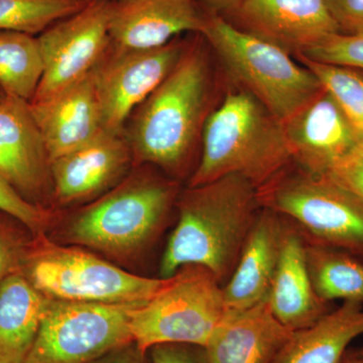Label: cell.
Instances as JSON below:
<instances>
[{"instance_id":"obj_12","label":"cell","mask_w":363,"mask_h":363,"mask_svg":"<svg viewBox=\"0 0 363 363\" xmlns=\"http://www.w3.org/2000/svg\"><path fill=\"white\" fill-rule=\"evenodd\" d=\"M220 14L235 28L295 57L341 33L324 0H243Z\"/></svg>"},{"instance_id":"obj_1","label":"cell","mask_w":363,"mask_h":363,"mask_svg":"<svg viewBox=\"0 0 363 363\" xmlns=\"http://www.w3.org/2000/svg\"><path fill=\"white\" fill-rule=\"evenodd\" d=\"M176 205L179 220L162 257L161 278L196 264L226 281L262 210L257 188L240 175L222 177L188 186Z\"/></svg>"},{"instance_id":"obj_36","label":"cell","mask_w":363,"mask_h":363,"mask_svg":"<svg viewBox=\"0 0 363 363\" xmlns=\"http://www.w3.org/2000/svg\"><path fill=\"white\" fill-rule=\"evenodd\" d=\"M353 351H354L355 354H357L358 357L362 358L363 359V347L359 348V350H353Z\"/></svg>"},{"instance_id":"obj_27","label":"cell","mask_w":363,"mask_h":363,"mask_svg":"<svg viewBox=\"0 0 363 363\" xmlns=\"http://www.w3.org/2000/svg\"><path fill=\"white\" fill-rule=\"evenodd\" d=\"M302 56L320 63L363 71V33H339L329 35Z\"/></svg>"},{"instance_id":"obj_3","label":"cell","mask_w":363,"mask_h":363,"mask_svg":"<svg viewBox=\"0 0 363 363\" xmlns=\"http://www.w3.org/2000/svg\"><path fill=\"white\" fill-rule=\"evenodd\" d=\"M201 138L189 187L240 175L259 189L294 162L284 123L243 90L227 93L208 116Z\"/></svg>"},{"instance_id":"obj_9","label":"cell","mask_w":363,"mask_h":363,"mask_svg":"<svg viewBox=\"0 0 363 363\" xmlns=\"http://www.w3.org/2000/svg\"><path fill=\"white\" fill-rule=\"evenodd\" d=\"M138 305L49 300L37 337L23 363H89L133 342Z\"/></svg>"},{"instance_id":"obj_33","label":"cell","mask_w":363,"mask_h":363,"mask_svg":"<svg viewBox=\"0 0 363 363\" xmlns=\"http://www.w3.org/2000/svg\"><path fill=\"white\" fill-rule=\"evenodd\" d=\"M89 363H150L147 352L135 342L125 344Z\"/></svg>"},{"instance_id":"obj_22","label":"cell","mask_w":363,"mask_h":363,"mask_svg":"<svg viewBox=\"0 0 363 363\" xmlns=\"http://www.w3.org/2000/svg\"><path fill=\"white\" fill-rule=\"evenodd\" d=\"M48 298L20 272L0 283V363H23L30 352Z\"/></svg>"},{"instance_id":"obj_38","label":"cell","mask_w":363,"mask_h":363,"mask_svg":"<svg viewBox=\"0 0 363 363\" xmlns=\"http://www.w3.org/2000/svg\"><path fill=\"white\" fill-rule=\"evenodd\" d=\"M84 1H89V0H84Z\"/></svg>"},{"instance_id":"obj_29","label":"cell","mask_w":363,"mask_h":363,"mask_svg":"<svg viewBox=\"0 0 363 363\" xmlns=\"http://www.w3.org/2000/svg\"><path fill=\"white\" fill-rule=\"evenodd\" d=\"M0 211L18 219L35 236L47 233L48 228L54 219L51 210L26 201L1 179H0Z\"/></svg>"},{"instance_id":"obj_17","label":"cell","mask_w":363,"mask_h":363,"mask_svg":"<svg viewBox=\"0 0 363 363\" xmlns=\"http://www.w3.org/2000/svg\"><path fill=\"white\" fill-rule=\"evenodd\" d=\"M30 104L50 164L105 131L93 71L49 99Z\"/></svg>"},{"instance_id":"obj_20","label":"cell","mask_w":363,"mask_h":363,"mask_svg":"<svg viewBox=\"0 0 363 363\" xmlns=\"http://www.w3.org/2000/svg\"><path fill=\"white\" fill-rule=\"evenodd\" d=\"M305 245L303 236L288 221L269 302L274 316L293 331L311 326L333 309L315 292Z\"/></svg>"},{"instance_id":"obj_4","label":"cell","mask_w":363,"mask_h":363,"mask_svg":"<svg viewBox=\"0 0 363 363\" xmlns=\"http://www.w3.org/2000/svg\"><path fill=\"white\" fill-rule=\"evenodd\" d=\"M179 195L174 179L135 172L76 212L60 236L67 245L130 259L159 235Z\"/></svg>"},{"instance_id":"obj_13","label":"cell","mask_w":363,"mask_h":363,"mask_svg":"<svg viewBox=\"0 0 363 363\" xmlns=\"http://www.w3.org/2000/svg\"><path fill=\"white\" fill-rule=\"evenodd\" d=\"M0 179L26 201L50 209L49 156L30 102L20 98L0 100Z\"/></svg>"},{"instance_id":"obj_7","label":"cell","mask_w":363,"mask_h":363,"mask_svg":"<svg viewBox=\"0 0 363 363\" xmlns=\"http://www.w3.org/2000/svg\"><path fill=\"white\" fill-rule=\"evenodd\" d=\"M260 206L286 219L306 242L363 259V199L326 176L291 164L257 189Z\"/></svg>"},{"instance_id":"obj_15","label":"cell","mask_w":363,"mask_h":363,"mask_svg":"<svg viewBox=\"0 0 363 363\" xmlns=\"http://www.w3.org/2000/svg\"><path fill=\"white\" fill-rule=\"evenodd\" d=\"M293 162L324 176L362 143L337 102L324 89L284 121Z\"/></svg>"},{"instance_id":"obj_23","label":"cell","mask_w":363,"mask_h":363,"mask_svg":"<svg viewBox=\"0 0 363 363\" xmlns=\"http://www.w3.org/2000/svg\"><path fill=\"white\" fill-rule=\"evenodd\" d=\"M306 262L315 292L325 302L363 303V259L338 248L306 242Z\"/></svg>"},{"instance_id":"obj_28","label":"cell","mask_w":363,"mask_h":363,"mask_svg":"<svg viewBox=\"0 0 363 363\" xmlns=\"http://www.w3.org/2000/svg\"><path fill=\"white\" fill-rule=\"evenodd\" d=\"M33 238L21 222L0 211V283L21 271Z\"/></svg>"},{"instance_id":"obj_19","label":"cell","mask_w":363,"mask_h":363,"mask_svg":"<svg viewBox=\"0 0 363 363\" xmlns=\"http://www.w3.org/2000/svg\"><path fill=\"white\" fill-rule=\"evenodd\" d=\"M286 227V219L262 207L223 286L227 309H247L269 298Z\"/></svg>"},{"instance_id":"obj_31","label":"cell","mask_w":363,"mask_h":363,"mask_svg":"<svg viewBox=\"0 0 363 363\" xmlns=\"http://www.w3.org/2000/svg\"><path fill=\"white\" fill-rule=\"evenodd\" d=\"M147 353L150 363H209L205 348L190 344H160Z\"/></svg>"},{"instance_id":"obj_5","label":"cell","mask_w":363,"mask_h":363,"mask_svg":"<svg viewBox=\"0 0 363 363\" xmlns=\"http://www.w3.org/2000/svg\"><path fill=\"white\" fill-rule=\"evenodd\" d=\"M200 35L238 89L250 93L281 123L323 90L314 73L292 55L235 28L207 7Z\"/></svg>"},{"instance_id":"obj_18","label":"cell","mask_w":363,"mask_h":363,"mask_svg":"<svg viewBox=\"0 0 363 363\" xmlns=\"http://www.w3.org/2000/svg\"><path fill=\"white\" fill-rule=\"evenodd\" d=\"M293 332L274 316L267 298L228 309L204 348L209 363H274Z\"/></svg>"},{"instance_id":"obj_11","label":"cell","mask_w":363,"mask_h":363,"mask_svg":"<svg viewBox=\"0 0 363 363\" xmlns=\"http://www.w3.org/2000/svg\"><path fill=\"white\" fill-rule=\"evenodd\" d=\"M187 45L176 38L156 49L111 47L93 70L105 131L123 135L128 117L168 77Z\"/></svg>"},{"instance_id":"obj_26","label":"cell","mask_w":363,"mask_h":363,"mask_svg":"<svg viewBox=\"0 0 363 363\" xmlns=\"http://www.w3.org/2000/svg\"><path fill=\"white\" fill-rule=\"evenodd\" d=\"M296 58L314 73L324 89L337 102L363 142V71L320 63L302 55Z\"/></svg>"},{"instance_id":"obj_8","label":"cell","mask_w":363,"mask_h":363,"mask_svg":"<svg viewBox=\"0 0 363 363\" xmlns=\"http://www.w3.org/2000/svg\"><path fill=\"white\" fill-rule=\"evenodd\" d=\"M164 279L155 295L131 311L133 342L145 352L160 344L205 347L228 311L220 281L196 264Z\"/></svg>"},{"instance_id":"obj_35","label":"cell","mask_w":363,"mask_h":363,"mask_svg":"<svg viewBox=\"0 0 363 363\" xmlns=\"http://www.w3.org/2000/svg\"><path fill=\"white\" fill-rule=\"evenodd\" d=\"M342 363H363L362 358L358 357L354 351L348 350L343 358Z\"/></svg>"},{"instance_id":"obj_2","label":"cell","mask_w":363,"mask_h":363,"mask_svg":"<svg viewBox=\"0 0 363 363\" xmlns=\"http://www.w3.org/2000/svg\"><path fill=\"white\" fill-rule=\"evenodd\" d=\"M212 78L199 43L187 45L173 71L135 111L126 138L133 159L174 178L185 173L208 116Z\"/></svg>"},{"instance_id":"obj_14","label":"cell","mask_w":363,"mask_h":363,"mask_svg":"<svg viewBox=\"0 0 363 363\" xmlns=\"http://www.w3.org/2000/svg\"><path fill=\"white\" fill-rule=\"evenodd\" d=\"M133 160L123 135L104 131L51 162L52 199L62 206L97 199L130 175Z\"/></svg>"},{"instance_id":"obj_24","label":"cell","mask_w":363,"mask_h":363,"mask_svg":"<svg viewBox=\"0 0 363 363\" xmlns=\"http://www.w3.org/2000/svg\"><path fill=\"white\" fill-rule=\"evenodd\" d=\"M44 73L38 38L26 33L0 32V89L6 96L30 102Z\"/></svg>"},{"instance_id":"obj_34","label":"cell","mask_w":363,"mask_h":363,"mask_svg":"<svg viewBox=\"0 0 363 363\" xmlns=\"http://www.w3.org/2000/svg\"><path fill=\"white\" fill-rule=\"evenodd\" d=\"M197 1L211 11L223 13L235 9L243 0H197Z\"/></svg>"},{"instance_id":"obj_32","label":"cell","mask_w":363,"mask_h":363,"mask_svg":"<svg viewBox=\"0 0 363 363\" xmlns=\"http://www.w3.org/2000/svg\"><path fill=\"white\" fill-rule=\"evenodd\" d=\"M342 33H363V0H324Z\"/></svg>"},{"instance_id":"obj_21","label":"cell","mask_w":363,"mask_h":363,"mask_svg":"<svg viewBox=\"0 0 363 363\" xmlns=\"http://www.w3.org/2000/svg\"><path fill=\"white\" fill-rule=\"evenodd\" d=\"M363 335V303L346 301L311 326L294 331L274 363H342L350 344Z\"/></svg>"},{"instance_id":"obj_30","label":"cell","mask_w":363,"mask_h":363,"mask_svg":"<svg viewBox=\"0 0 363 363\" xmlns=\"http://www.w3.org/2000/svg\"><path fill=\"white\" fill-rule=\"evenodd\" d=\"M324 176L363 199V142L358 143Z\"/></svg>"},{"instance_id":"obj_16","label":"cell","mask_w":363,"mask_h":363,"mask_svg":"<svg viewBox=\"0 0 363 363\" xmlns=\"http://www.w3.org/2000/svg\"><path fill=\"white\" fill-rule=\"evenodd\" d=\"M205 9L197 0H111V47L123 51L156 49L182 33H201Z\"/></svg>"},{"instance_id":"obj_10","label":"cell","mask_w":363,"mask_h":363,"mask_svg":"<svg viewBox=\"0 0 363 363\" xmlns=\"http://www.w3.org/2000/svg\"><path fill=\"white\" fill-rule=\"evenodd\" d=\"M111 0H89L82 9L40 33L44 73L30 102L44 101L89 75L111 49Z\"/></svg>"},{"instance_id":"obj_6","label":"cell","mask_w":363,"mask_h":363,"mask_svg":"<svg viewBox=\"0 0 363 363\" xmlns=\"http://www.w3.org/2000/svg\"><path fill=\"white\" fill-rule=\"evenodd\" d=\"M21 272L49 300L142 305L164 283L124 271L94 252L33 235Z\"/></svg>"},{"instance_id":"obj_37","label":"cell","mask_w":363,"mask_h":363,"mask_svg":"<svg viewBox=\"0 0 363 363\" xmlns=\"http://www.w3.org/2000/svg\"><path fill=\"white\" fill-rule=\"evenodd\" d=\"M6 95L4 94V91H2L1 89H0V100H2L4 99V97H6Z\"/></svg>"},{"instance_id":"obj_25","label":"cell","mask_w":363,"mask_h":363,"mask_svg":"<svg viewBox=\"0 0 363 363\" xmlns=\"http://www.w3.org/2000/svg\"><path fill=\"white\" fill-rule=\"evenodd\" d=\"M87 4L84 0H0V32L42 33Z\"/></svg>"}]
</instances>
